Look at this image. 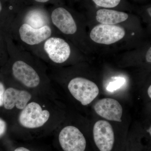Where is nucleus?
<instances>
[{
    "instance_id": "15",
    "label": "nucleus",
    "mask_w": 151,
    "mask_h": 151,
    "mask_svg": "<svg viewBox=\"0 0 151 151\" xmlns=\"http://www.w3.org/2000/svg\"><path fill=\"white\" fill-rule=\"evenodd\" d=\"M7 129L6 122L0 118V137L4 134Z\"/></svg>"
},
{
    "instance_id": "23",
    "label": "nucleus",
    "mask_w": 151,
    "mask_h": 151,
    "mask_svg": "<svg viewBox=\"0 0 151 151\" xmlns=\"http://www.w3.org/2000/svg\"></svg>"
},
{
    "instance_id": "1",
    "label": "nucleus",
    "mask_w": 151,
    "mask_h": 151,
    "mask_svg": "<svg viewBox=\"0 0 151 151\" xmlns=\"http://www.w3.org/2000/svg\"><path fill=\"white\" fill-rule=\"evenodd\" d=\"M68 88L72 96L84 106L92 103L100 92L98 86L95 83L81 77H75L70 80Z\"/></svg>"
},
{
    "instance_id": "8",
    "label": "nucleus",
    "mask_w": 151,
    "mask_h": 151,
    "mask_svg": "<svg viewBox=\"0 0 151 151\" xmlns=\"http://www.w3.org/2000/svg\"><path fill=\"white\" fill-rule=\"evenodd\" d=\"M19 35L22 42L28 45H37L50 37L52 33L51 27L45 26L39 28H35L24 23L19 29Z\"/></svg>"
},
{
    "instance_id": "13",
    "label": "nucleus",
    "mask_w": 151,
    "mask_h": 151,
    "mask_svg": "<svg viewBox=\"0 0 151 151\" xmlns=\"http://www.w3.org/2000/svg\"><path fill=\"white\" fill-rule=\"evenodd\" d=\"M121 0H92L97 6L105 8H112L117 6Z\"/></svg>"
},
{
    "instance_id": "9",
    "label": "nucleus",
    "mask_w": 151,
    "mask_h": 151,
    "mask_svg": "<svg viewBox=\"0 0 151 151\" xmlns=\"http://www.w3.org/2000/svg\"><path fill=\"white\" fill-rule=\"evenodd\" d=\"M52 22L61 32L67 35H72L77 31L76 23L71 14L66 9L58 7L51 14Z\"/></svg>"
},
{
    "instance_id": "2",
    "label": "nucleus",
    "mask_w": 151,
    "mask_h": 151,
    "mask_svg": "<svg viewBox=\"0 0 151 151\" xmlns=\"http://www.w3.org/2000/svg\"><path fill=\"white\" fill-rule=\"evenodd\" d=\"M50 117V113L48 111L43 110L38 103L32 102L21 110L19 122L22 127L27 129H37L46 124Z\"/></svg>"
},
{
    "instance_id": "20",
    "label": "nucleus",
    "mask_w": 151,
    "mask_h": 151,
    "mask_svg": "<svg viewBox=\"0 0 151 151\" xmlns=\"http://www.w3.org/2000/svg\"><path fill=\"white\" fill-rule=\"evenodd\" d=\"M35 1L37 2L44 3L47 2L50 0H35Z\"/></svg>"
},
{
    "instance_id": "4",
    "label": "nucleus",
    "mask_w": 151,
    "mask_h": 151,
    "mask_svg": "<svg viewBox=\"0 0 151 151\" xmlns=\"http://www.w3.org/2000/svg\"><path fill=\"white\" fill-rule=\"evenodd\" d=\"M125 34V29L119 26L101 24L92 29L90 37L96 43L108 45L121 40Z\"/></svg>"
},
{
    "instance_id": "5",
    "label": "nucleus",
    "mask_w": 151,
    "mask_h": 151,
    "mask_svg": "<svg viewBox=\"0 0 151 151\" xmlns=\"http://www.w3.org/2000/svg\"><path fill=\"white\" fill-rule=\"evenodd\" d=\"M12 72L16 80L28 88H36L40 84L41 79L38 73L29 63L22 60L14 61Z\"/></svg>"
},
{
    "instance_id": "19",
    "label": "nucleus",
    "mask_w": 151,
    "mask_h": 151,
    "mask_svg": "<svg viewBox=\"0 0 151 151\" xmlns=\"http://www.w3.org/2000/svg\"><path fill=\"white\" fill-rule=\"evenodd\" d=\"M147 93L149 97L151 98V86L150 85L147 89Z\"/></svg>"
},
{
    "instance_id": "12",
    "label": "nucleus",
    "mask_w": 151,
    "mask_h": 151,
    "mask_svg": "<svg viewBox=\"0 0 151 151\" xmlns=\"http://www.w3.org/2000/svg\"><path fill=\"white\" fill-rule=\"evenodd\" d=\"M25 22L35 28L48 25L47 17L44 13L40 10H33L29 12L25 18Z\"/></svg>"
},
{
    "instance_id": "22",
    "label": "nucleus",
    "mask_w": 151,
    "mask_h": 151,
    "mask_svg": "<svg viewBox=\"0 0 151 151\" xmlns=\"http://www.w3.org/2000/svg\"><path fill=\"white\" fill-rule=\"evenodd\" d=\"M148 12L149 13V14H150V16H151V7H150V8L148 9Z\"/></svg>"
},
{
    "instance_id": "14",
    "label": "nucleus",
    "mask_w": 151,
    "mask_h": 151,
    "mask_svg": "<svg viewBox=\"0 0 151 151\" xmlns=\"http://www.w3.org/2000/svg\"><path fill=\"white\" fill-rule=\"evenodd\" d=\"M125 82V79L123 78H118L113 82L109 84L107 87V89L110 91L116 90L122 86Z\"/></svg>"
},
{
    "instance_id": "18",
    "label": "nucleus",
    "mask_w": 151,
    "mask_h": 151,
    "mask_svg": "<svg viewBox=\"0 0 151 151\" xmlns=\"http://www.w3.org/2000/svg\"><path fill=\"white\" fill-rule=\"evenodd\" d=\"M14 151H31L23 147H20L16 149Z\"/></svg>"
},
{
    "instance_id": "7",
    "label": "nucleus",
    "mask_w": 151,
    "mask_h": 151,
    "mask_svg": "<svg viewBox=\"0 0 151 151\" xmlns=\"http://www.w3.org/2000/svg\"><path fill=\"white\" fill-rule=\"evenodd\" d=\"M94 109L98 116L107 121L122 122L123 107L118 100L113 98L100 99L94 104Z\"/></svg>"
},
{
    "instance_id": "3",
    "label": "nucleus",
    "mask_w": 151,
    "mask_h": 151,
    "mask_svg": "<svg viewBox=\"0 0 151 151\" xmlns=\"http://www.w3.org/2000/svg\"><path fill=\"white\" fill-rule=\"evenodd\" d=\"M58 141L63 151H88L87 140L77 127H64L60 132Z\"/></svg>"
},
{
    "instance_id": "10",
    "label": "nucleus",
    "mask_w": 151,
    "mask_h": 151,
    "mask_svg": "<svg viewBox=\"0 0 151 151\" xmlns=\"http://www.w3.org/2000/svg\"><path fill=\"white\" fill-rule=\"evenodd\" d=\"M32 97V94L26 90L9 87L5 90L3 105L6 110L16 108L22 110L29 103Z\"/></svg>"
},
{
    "instance_id": "21",
    "label": "nucleus",
    "mask_w": 151,
    "mask_h": 151,
    "mask_svg": "<svg viewBox=\"0 0 151 151\" xmlns=\"http://www.w3.org/2000/svg\"><path fill=\"white\" fill-rule=\"evenodd\" d=\"M2 9V6L1 3L0 1V13L1 12Z\"/></svg>"
},
{
    "instance_id": "17",
    "label": "nucleus",
    "mask_w": 151,
    "mask_h": 151,
    "mask_svg": "<svg viewBox=\"0 0 151 151\" xmlns=\"http://www.w3.org/2000/svg\"><path fill=\"white\" fill-rule=\"evenodd\" d=\"M146 59L147 62L150 63L151 62V47L149 48L148 51H147L146 55Z\"/></svg>"
},
{
    "instance_id": "6",
    "label": "nucleus",
    "mask_w": 151,
    "mask_h": 151,
    "mask_svg": "<svg viewBox=\"0 0 151 151\" xmlns=\"http://www.w3.org/2000/svg\"><path fill=\"white\" fill-rule=\"evenodd\" d=\"M44 43V49L49 59L56 63L65 62L70 56L69 44L61 38L50 37Z\"/></svg>"
},
{
    "instance_id": "16",
    "label": "nucleus",
    "mask_w": 151,
    "mask_h": 151,
    "mask_svg": "<svg viewBox=\"0 0 151 151\" xmlns=\"http://www.w3.org/2000/svg\"><path fill=\"white\" fill-rule=\"evenodd\" d=\"M5 90V89L4 84L1 82H0V107L3 105Z\"/></svg>"
},
{
    "instance_id": "11",
    "label": "nucleus",
    "mask_w": 151,
    "mask_h": 151,
    "mask_svg": "<svg viewBox=\"0 0 151 151\" xmlns=\"http://www.w3.org/2000/svg\"><path fill=\"white\" fill-rule=\"evenodd\" d=\"M129 15L124 12L103 9L96 12V20L102 24L115 25L127 20Z\"/></svg>"
}]
</instances>
